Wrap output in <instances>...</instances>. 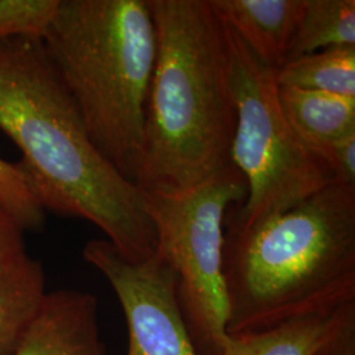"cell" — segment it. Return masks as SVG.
<instances>
[{"label":"cell","mask_w":355,"mask_h":355,"mask_svg":"<svg viewBox=\"0 0 355 355\" xmlns=\"http://www.w3.org/2000/svg\"><path fill=\"white\" fill-rule=\"evenodd\" d=\"M336 46H355L354 0H304L287 62Z\"/></svg>","instance_id":"13"},{"label":"cell","mask_w":355,"mask_h":355,"mask_svg":"<svg viewBox=\"0 0 355 355\" xmlns=\"http://www.w3.org/2000/svg\"><path fill=\"white\" fill-rule=\"evenodd\" d=\"M278 98L284 117L309 150L355 133V98L280 86Z\"/></svg>","instance_id":"11"},{"label":"cell","mask_w":355,"mask_h":355,"mask_svg":"<svg viewBox=\"0 0 355 355\" xmlns=\"http://www.w3.org/2000/svg\"><path fill=\"white\" fill-rule=\"evenodd\" d=\"M311 152L329 168L334 180L355 186V133L318 146Z\"/></svg>","instance_id":"17"},{"label":"cell","mask_w":355,"mask_h":355,"mask_svg":"<svg viewBox=\"0 0 355 355\" xmlns=\"http://www.w3.org/2000/svg\"><path fill=\"white\" fill-rule=\"evenodd\" d=\"M228 334L355 303V186L333 182L248 227L225 221Z\"/></svg>","instance_id":"3"},{"label":"cell","mask_w":355,"mask_h":355,"mask_svg":"<svg viewBox=\"0 0 355 355\" xmlns=\"http://www.w3.org/2000/svg\"><path fill=\"white\" fill-rule=\"evenodd\" d=\"M304 0H209L261 64L278 70L288 61Z\"/></svg>","instance_id":"9"},{"label":"cell","mask_w":355,"mask_h":355,"mask_svg":"<svg viewBox=\"0 0 355 355\" xmlns=\"http://www.w3.org/2000/svg\"><path fill=\"white\" fill-rule=\"evenodd\" d=\"M0 129L45 212L89 221L130 261L157 253L145 192L95 146L41 38L0 40Z\"/></svg>","instance_id":"1"},{"label":"cell","mask_w":355,"mask_h":355,"mask_svg":"<svg viewBox=\"0 0 355 355\" xmlns=\"http://www.w3.org/2000/svg\"><path fill=\"white\" fill-rule=\"evenodd\" d=\"M355 303L292 318L268 329L228 334L220 355H313L350 318Z\"/></svg>","instance_id":"10"},{"label":"cell","mask_w":355,"mask_h":355,"mask_svg":"<svg viewBox=\"0 0 355 355\" xmlns=\"http://www.w3.org/2000/svg\"><path fill=\"white\" fill-rule=\"evenodd\" d=\"M13 355H105L96 297L73 288L48 292Z\"/></svg>","instance_id":"8"},{"label":"cell","mask_w":355,"mask_h":355,"mask_svg":"<svg viewBox=\"0 0 355 355\" xmlns=\"http://www.w3.org/2000/svg\"><path fill=\"white\" fill-rule=\"evenodd\" d=\"M280 87L355 98V46H336L296 58L275 70Z\"/></svg>","instance_id":"14"},{"label":"cell","mask_w":355,"mask_h":355,"mask_svg":"<svg viewBox=\"0 0 355 355\" xmlns=\"http://www.w3.org/2000/svg\"><path fill=\"white\" fill-rule=\"evenodd\" d=\"M0 202L24 230L38 232L45 225L46 212L26 189L15 164L0 157Z\"/></svg>","instance_id":"16"},{"label":"cell","mask_w":355,"mask_h":355,"mask_svg":"<svg viewBox=\"0 0 355 355\" xmlns=\"http://www.w3.org/2000/svg\"><path fill=\"white\" fill-rule=\"evenodd\" d=\"M225 36L236 107L230 161L246 184L241 207L229 221L248 227L291 208L336 180L284 117L275 70L261 64L228 26Z\"/></svg>","instance_id":"5"},{"label":"cell","mask_w":355,"mask_h":355,"mask_svg":"<svg viewBox=\"0 0 355 355\" xmlns=\"http://www.w3.org/2000/svg\"><path fill=\"white\" fill-rule=\"evenodd\" d=\"M85 261L111 284L128 327L127 355H199L182 316L177 275L158 253L130 261L105 239L83 248Z\"/></svg>","instance_id":"7"},{"label":"cell","mask_w":355,"mask_h":355,"mask_svg":"<svg viewBox=\"0 0 355 355\" xmlns=\"http://www.w3.org/2000/svg\"><path fill=\"white\" fill-rule=\"evenodd\" d=\"M42 263L28 254L0 268V355H13L46 293Z\"/></svg>","instance_id":"12"},{"label":"cell","mask_w":355,"mask_h":355,"mask_svg":"<svg viewBox=\"0 0 355 355\" xmlns=\"http://www.w3.org/2000/svg\"><path fill=\"white\" fill-rule=\"evenodd\" d=\"M24 229L0 202V268L26 255Z\"/></svg>","instance_id":"18"},{"label":"cell","mask_w":355,"mask_h":355,"mask_svg":"<svg viewBox=\"0 0 355 355\" xmlns=\"http://www.w3.org/2000/svg\"><path fill=\"white\" fill-rule=\"evenodd\" d=\"M313 355H355V316L349 318Z\"/></svg>","instance_id":"19"},{"label":"cell","mask_w":355,"mask_h":355,"mask_svg":"<svg viewBox=\"0 0 355 355\" xmlns=\"http://www.w3.org/2000/svg\"><path fill=\"white\" fill-rule=\"evenodd\" d=\"M145 195L157 253L177 275L179 306L192 343L199 355H220L228 336L225 221L229 207L246 196L241 173L230 164L192 190Z\"/></svg>","instance_id":"6"},{"label":"cell","mask_w":355,"mask_h":355,"mask_svg":"<svg viewBox=\"0 0 355 355\" xmlns=\"http://www.w3.org/2000/svg\"><path fill=\"white\" fill-rule=\"evenodd\" d=\"M99 152L135 182L157 35L148 0H60L41 38Z\"/></svg>","instance_id":"4"},{"label":"cell","mask_w":355,"mask_h":355,"mask_svg":"<svg viewBox=\"0 0 355 355\" xmlns=\"http://www.w3.org/2000/svg\"><path fill=\"white\" fill-rule=\"evenodd\" d=\"M157 55L135 183L175 195L232 164L236 107L225 26L209 0H148Z\"/></svg>","instance_id":"2"},{"label":"cell","mask_w":355,"mask_h":355,"mask_svg":"<svg viewBox=\"0 0 355 355\" xmlns=\"http://www.w3.org/2000/svg\"><path fill=\"white\" fill-rule=\"evenodd\" d=\"M60 0H0V40L42 38Z\"/></svg>","instance_id":"15"}]
</instances>
